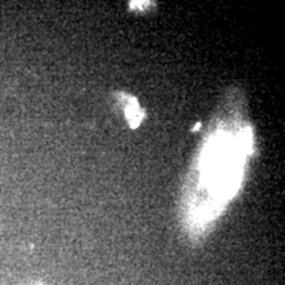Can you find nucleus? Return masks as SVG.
<instances>
[{
    "label": "nucleus",
    "mask_w": 285,
    "mask_h": 285,
    "mask_svg": "<svg viewBox=\"0 0 285 285\" xmlns=\"http://www.w3.org/2000/svg\"><path fill=\"white\" fill-rule=\"evenodd\" d=\"M125 115H127V119H128L129 125L131 127H138L139 123H140V120H142V111L139 108L138 103L136 102H132L131 105H129L127 108H125Z\"/></svg>",
    "instance_id": "obj_1"
}]
</instances>
